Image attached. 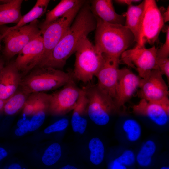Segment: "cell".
I'll return each instance as SVG.
<instances>
[{
  "label": "cell",
  "mask_w": 169,
  "mask_h": 169,
  "mask_svg": "<svg viewBox=\"0 0 169 169\" xmlns=\"http://www.w3.org/2000/svg\"><path fill=\"white\" fill-rule=\"evenodd\" d=\"M96 19L91 11L90 1L81 7L68 31L45 60L38 68L49 67L60 69L67 59L75 52L83 39L95 30Z\"/></svg>",
  "instance_id": "6da1fadb"
},
{
  "label": "cell",
  "mask_w": 169,
  "mask_h": 169,
  "mask_svg": "<svg viewBox=\"0 0 169 169\" xmlns=\"http://www.w3.org/2000/svg\"><path fill=\"white\" fill-rule=\"evenodd\" d=\"M95 18V44L103 54L120 59L134 42L133 34L125 26L108 23Z\"/></svg>",
  "instance_id": "7a4b0ae2"
},
{
  "label": "cell",
  "mask_w": 169,
  "mask_h": 169,
  "mask_svg": "<svg viewBox=\"0 0 169 169\" xmlns=\"http://www.w3.org/2000/svg\"><path fill=\"white\" fill-rule=\"evenodd\" d=\"M75 52L74 69L71 74L72 77L84 83L89 82L103 64V54L87 37L79 42Z\"/></svg>",
  "instance_id": "3957f363"
},
{
  "label": "cell",
  "mask_w": 169,
  "mask_h": 169,
  "mask_svg": "<svg viewBox=\"0 0 169 169\" xmlns=\"http://www.w3.org/2000/svg\"><path fill=\"white\" fill-rule=\"evenodd\" d=\"M73 80L71 74L61 69L36 68L22 79L20 86L31 94L54 90Z\"/></svg>",
  "instance_id": "277c9868"
},
{
  "label": "cell",
  "mask_w": 169,
  "mask_h": 169,
  "mask_svg": "<svg viewBox=\"0 0 169 169\" xmlns=\"http://www.w3.org/2000/svg\"><path fill=\"white\" fill-rule=\"evenodd\" d=\"M86 1L80 4L68 12L64 16L41 30L44 49L40 66L47 59L52 51L66 33L76 15Z\"/></svg>",
  "instance_id": "5b68a950"
},
{
  "label": "cell",
  "mask_w": 169,
  "mask_h": 169,
  "mask_svg": "<svg viewBox=\"0 0 169 169\" xmlns=\"http://www.w3.org/2000/svg\"><path fill=\"white\" fill-rule=\"evenodd\" d=\"M144 10L137 44L141 45H153L158 41L161 31L164 28L161 12L156 2L145 0Z\"/></svg>",
  "instance_id": "8992f818"
},
{
  "label": "cell",
  "mask_w": 169,
  "mask_h": 169,
  "mask_svg": "<svg viewBox=\"0 0 169 169\" xmlns=\"http://www.w3.org/2000/svg\"><path fill=\"white\" fill-rule=\"evenodd\" d=\"M158 48L155 46L146 48L145 45L138 44L133 48L123 52L120 58L121 61L136 69L140 77L144 78L152 70L158 69L157 52Z\"/></svg>",
  "instance_id": "52a82bcc"
},
{
  "label": "cell",
  "mask_w": 169,
  "mask_h": 169,
  "mask_svg": "<svg viewBox=\"0 0 169 169\" xmlns=\"http://www.w3.org/2000/svg\"><path fill=\"white\" fill-rule=\"evenodd\" d=\"M37 19L26 25L10 30L4 31L1 34L4 43L3 54L9 59L18 54L30 41L41 34Z\"/></svg>",
  "instance_id": "ba28073f"
},
{
  "label": "cell",
  "mask_w": 169,
  "mask_h": 169,
  "mask_svg": "<svg viewBox=\"0 0 169 169\" xmlns=\"http://www.w3.org/2000/svg\"><path fill=\"white\" fill-rule=\"evenodd\" d=\"M85 88L88 100L87 115L95 124L106 125L110 121L112 110L115 107L114 101L101 92L96 86Z\"/></svg>",
  "instance_id": "9c48e42d"
},
{
  "label": "cell",
  "mask_w": 169,
  "mask_h": 169,
  "mask_svg": "<svg viewBox=\"0 0 169 169\" xmlns=\"http://www.w3.org/2000/svg\"><path fill=\"white\" fill-rule=\"evenodd\" d=\"M104 61L96 74L98 89L114 101L116 95L120 59L103 54Z\"/></svg>",
  "instance_id": "30bf717a"
},
{
  "label": "cell",
  "mask_w": 169,
  "mask_h": 169,
  "mask_svg": "<svg viewBox=\"0 0 169 169\" xmlns=\"http://www.w3.org/2000/svg\"><path fill=\"white\" fill-rule=\"evenodd\" d=\"M82 89L79 88L74 80L60 90L49 95V109L54 114L62 115L71 110L76 105Z\"/></svg>",
  "instance_id": "8fae6325"
},
{
  "label": "cell",
  "mask_w": 169,
  "mask_h": 169,
  "mask_svg": "<svg viewBox=\"0 0 169 169\" xmlns=\"http://www.w3.org/2000/svg\"><path fill=\"white\" fill-rule=\"evenodd\" d=\"M159 69H155L145 78L141 79L138 97L152 102H158L168 98V87Z\"/></svg>",
  "instance_id": "7c38bea8"
},
{
  "label": "cell",
  "mask_w": 169,
  "mask_h": 169,
  "mask_svg": "<svg viewBox=\"0 0 169 169\" xmlns=\"http://www.w3.org/2000/svg\"><path fill=\"white\" fill-rule=\"evenodd\" d=\"M44 49L41 34L30 41L22 49L14 61L20 73L21 72L22 74L25 75L37 66Z\"/></svg>",
  "instance_id": "4fadbf2b"
},
{
  "label": "cell",
  "mask_w": 169,
  "mask_h": 169,
  "mask_svg": "<svg viewBox=\"0 0 169 169\" xmlns=\"http://www.w3.org/2000/svg\"><path fill=\"white\" fill-rule=\"evenodd\" d=\"M141 78L126 68L119 69L114 100L115 107L123 106L139 88Z\"/></svg>",
  "instance_id": "5bb4252c"
},
{
  "label": "cell",
  "mask_w": 169,
  "mask_h": 169,
  "mask_svg": "<svg viewBox=\"0 0 169 169\" xmlns=\"http://www.w3.org/2000/svg\"><path fill=\"white\" fill-rule=\"evenodd\" d=\"M134 111L148 117L156 125H166L169 120V100L167 98L158 102H152L141 99L133 106Z\"/></svg>",
  "instance_id": "9a60e30c"
},
{
  "label": "cell",
  "mask_w": 169,
  "mask_h": 169,
  "mask_svg": "<svg viewBox=\"0 0 169 169\" xmlns=\"http://www.w3.org/2000/svg\"><path fill=\"white\" fill-rule=\"evenodd\" d=\"M22 75L12 61L4 66L0 74V98L7 100L20 86Z\"/></svg>",
  "instance_id": "2e32d148"
},
{
  "label": "cell",
  "mask_w": 169,
  "mask_h": 169,
  "mask_svg": "<svg viewBox=\"0 0 169 169\" xmlns=\"http://www.w3.org/2000/svg\"><path fill=\"white\" fill-rule=\"evenodd\" d=\"M90 8L94 16L108 23L124 26L125 18L123 14L117 13L111 0L90 1Z\"/></svg>",
  "instance_id": "e0dca14e"
},
{
  "label": "cell",
  "mask_w": 169,
  "mask_h": 169,
  "mask_svg": "<svg viewBox=\"0 0 169 169\" xmlns=\"http://www.w3.org/2000/svg\"><path fill=\"white\" fill-rule=\"evenodd\" d=\"M88 101L84 87L82 89L76 104L72 110L71 124L73 130L75 132L82 134L85 131L87 124L85 115L87 114Z\"/></svg>",
  "instance_id": "ac0fdd59"
},
{
  "label": "cell",
  "mask_w": 169,
  "mask_h": 169,
  "mask_svg": "<svg viewBox=\"0 0 169 169\" xmlns=\"http://www.w3.org/2000/svg\"><path fill=\"white\" fill-rule=\"evenodd\" d=\"M144 8V1L136 5L128 6L127 11L123 13L125 20L124 26L132 33L134 42L138 41L140 26Z\"/></svg>",
  "instance_id": "d6986e66"
},
{
  "label": "cell",
  "mask_w": 169,
  "mask_h": 169,
  "mask_svg": "<svg viewBox=\"0 0 169 169\" xmlns=\"http://www.w3.org/2000/svg\"><path fill=\"white\" fill-rule=\"evenodd\" d=\"M23 0H11L0 4V26L8 24H17L22 15L21 9Z\"/></svg>",
  "instance_id": "ffe728a7"
},
{
  "label": "cell",
  "mask_w": 169,
  "mask_h": 169,
  "mask_svg": "<svg viewBox=\"0 0 169 169\" xmlns=\"http://www.w3.org/2000/svg\"><path fill=\"white\" fill-rule=\"evenodd\" d=\"M83 0H62L52 10L47 12L45 19L38 24L41 30L64 16L69 11L84 2Z\"/></svg>",
  "instance_id": "44dd1931"
},
{
  "label": "cell",
  "mask_w": 169,
  "mask_h": 169,
  "mask_svg": "<svg viewBox=\"0 0 169 169\" xmlns=\"http://www.w3.org/2000/svg\"><path fill=\"white\" fill-rule=\"evenodd\" d=\"M50 1L49 0H37L31 9L24 15L22 16L17 24L8 27L4 31H9L15 29L37 19L45 13Z\"/></svg>",
  "instance_id": "7402d4cb"
},
{
  "label": "cell",
  "mask_w": 169,
  "mask_h": 169,
  "mask_svg": "<svg viewBox=\"0 0 169 169\" xmlns=\"http://www.w3.org/2000/svg\"><path fill=\"white\" fill-rule=\"evenodd\" d=\"M49 95L42 92L39 101L29 122L28 131H34L43 124L45 118V111L49 109Z\"/></svg>",
  "instance_id": "603a6c76"
},
{
  "label": "cell",
  "mask_w": 169,
  "mask_h": 169,
  "mask_svg": "<svg viewBox=\"0 0 169 169\" xmlns=\"http://www.w3.org/2000/svg\"><path fill=\"white\" fill-rule=\"evenodd\" d=\"M30 94L22 89L17 91L7 100L3 110L8 115H12L23 107L26 100Z\"/></svg>",
  "instance_id": "cb8c5ba5"
},
{
  "label": "cell",
  "mask_w": 169,
  "mask_h": 169,
  "mask_svg": "<svg viewBox=\"0 0 169 169\" xmlns=\"http://www.w3.org/2000/svg\"><path fill=\"white\" fill-rule=\"evenodd\" d=\"M156 149V145L153 141H146L136 155V161L138 164L143 167L149 166L151 163L152 157L155 154Z\"/></svg>",
  "instance_id": "d4e9b609"
},
{
  "label": "cell",
  "mask_w": 169,
  "mask_h": 169,
  "mask_svg": "<svg viewBox=\"0 0 169 169\" xmlns=\"http://www.w3.org/2000/svg\"><path fill=\"white\" fill-rule=\"evenodd\" d=\"M88 147L90 152L91 162L95 165L101 163L104 157L105 148L101 140L98 137L92 138L89 142Z\"/></svg>",
  "instance_id": "484cf974"
},
{
  "label": "cell",
  "mask_w": 169,
  "mask_h": 169,
  "mask_svg": "<svg viewBox=\"0 0 169 169\" xmlns=\"http://www.w3.org/2000/svg\"><path fill=\"white\" fill-rule=\"evenodd\" d=\"M122 128L129 141L136 142L140 138L141 128L139 123L136 120L131 119L126 120L123 123Z\"/></svg>",
  "instance_id": "4316f807"
},
{
  "label": "cell",
  "mask_w": 169,
  "mask_h": 169,
  "mask_svg": "<svg viewBox=\"0 0 169 169\" xmlns=\"http://www.w3.org/2000/svg\"><path fill=\"white\" fill-rule=\"evenodd\" d=\"M61 155L62 150L60 145L57 143H54L45 150L42 157V161L46 165H52L59 160Z\"/></svg>",
  "instance_id": "83f0119b"
},
{
  "label": "cell",
  "mask_w": 169,
  "mask_h": 169,
  "mask_svg": "<svg viewBox=\"0 0 169 169\" xmlns=\"http://www.w3.org/2000/svg\"><path fill=\"white\" fill-rule=\"evenodd\" d=\"M42 92L31 94L23 107V114L29 115L33 114L37 106L41 96Z\"/></svg>",
  "instance_id": "f1b7e54d"
},
{
  "label": "cell",
  "mask_w": 169,
  "mask_h": 169,
  "mask_svg": "<svg viewBox=\"0 0 169 169\" xmlns=\"http://www.w3.org/2000/svg\"><path fill=\"white\" fill-rule=\"evenodd\" d=\"M117 160L125 166L132 165L136 161V156L134 152L130 149L124 151L117 158Z\"/></svg>",
  "instance_id": "f546056e"
},
{
  "label": "cell",
  "mask_w": 169,
  "mask_h": 169,
  "mask_svg": "<svg viewBox=\"0 0 169 169\" xmlns=\"http://www.w3.org/2000/svg\"><path fill=\"white\" fill-rule=\"evenodd\" d=\"M69 121L66 118H62L46 128L44 131L45 134H50L63 131L68 126Z\"/></svg>",
  "instance_id": "4dcf8cb0"
},
{
  "label": "cell",
  "mask_w": 169,
  "mask_h": 169,
  "mask_svg": "<svg viewBox=\"0 0 169 169\" xmlns=\"http://www.w3.org/2000/svg\"><path fill=\"white\" fill-rule=\"evenodd\" d=\"M166 32V40L160 49H158L157 57L158 59L169 58V26L164 28Z\"/></svg>",
  "instance_id": "1f68e13d"
},
{
  "label": "cell",
  "mask_w": 169,
  "mask_h": 169,
  "mask_svg": "<svg viewBox=\"0 0 169 169\" xmlns=\"http://www.w3.org/2000/svg\"><path fill=\"white\" fill-rule=\"evenodd\" d=\"M29 122L28 120L24 118L19 120L17 124L18 128L15 130V134L21 136L27 133L28 131Z\"/></svg>",
  "instance_id": "d6a6232c"
},
{
  "label": "cell",
  "mask_w": 169,
  "mask_h": 169,
  "mask_svg": "<svg viewBox=\"0 0 169 169\" xmlns=\"http://www.w3.org/2000/svg\"><path fill=\"white\" fill-rule=\"evenodd\" d=\"M157 65L159 70L162 75L166 76L168 81L169 79V59H158L157 58Z\"/></svg>",
  "instance_id": "836d02e7"
},
{
  "label": "cell",
  "mask_w": 169,
  "mask_h": 169,
  "mask_svg": "<svg viewBox=\"0 0 169 169\" xmlns=\"http://www.w3.org/2000/svg\"><path fill=\"white\" fill-rule=\"evenodd\" d=\"M109 169H127L125 166L121 164L116 158L110 164Z\"/></svg>",
  "instance_id": "e575fe53"
},
{
  "label": "cell",
  "mask_w": 169,
  "mask_h": 169,
  "mask_svg": "<svg viewBox=\"0 0 169 169\" xmlns=\"http://www.w3.org/2000/svg\"><path fill=\"white\" fill-rule=\"evenodd\" d=\"M140 1L138 0H117L115 1L117 3L127 4L128 6L132 4L133 3L138 2Z\"/></svg>",
  "instance_id": "d590c367"
},
{
  "label": "cell",
  "mask_w": 169,
  "mask_h": 169,
  "mask_svg": "<svg viewBox=\"0 0 169 169\" xmlns=\"http://www.w3.org/2000/svg\"><path fill=\"white\" fill-rule=\"evenodd\" d=\"M162 14V13H161ZM162 18L164 22H166L169 20V8L168 6L166 10L164 12L163 14H162Z\"/></svg>",
  "instance_id": "8d00e7d4"
},
{
  "label": "cell",
  "mask_w": 169,
  "mask_h": 169,
  "mask_svg": "<svg viewBox=\"0 0 169 169\" xmlns=\"http://www.w3.org/2000/svg\"><path fill=\"white\" fill-rule=\"evenodd\" d=\"M8 153L6 150L3 147H0V161L5 158Z\"/></svg>",
  "instance_id": "74e56055"
},
{
  "label": "cell",
  "mask_w": 169,
  "mask_h": 169,
  "mask_svg": "<svg viewBox=\"0 0 169 169\" xmlns=\"http://www.w3.org/2000/svg\"><path fill=\"white\" fill-rule=\"evenodd\" d=\"M7 100H3L0 98V112L3 109Z\"/></svg>",
  "instance_id": "f35d334b"
},
{
  "label": "cell",
  "mask_w": 169,
  "mask_h": 169,
  "mask_svg": "<svg viewBox=\"0 0 169 169\" xmlns=\"http://www.w3.org/2000/svg\"><path fill=\"white\" fill-rule=\"evenodd\" d=\"M59 169H78L75 167L70 165H67L64 166Z\"/></svg>",
  "instance_id": "ab89813d"
},
{
  "label": "cell",
  "mask_w": 169,
  "mask_h": 169,
  "mask_svg": "<svg viewBox=\"0 0 169 169\" xmlns=\"http://www.w3.org/2000/svg\"><path fill=\"white\" fill-rule=\"evenodd\" d=\"M4 66V61L0 58V74Z\"/></svg>",
  "instance_id": "60d3db41"
},
{
  "label": "cell",
  "mask_w": 169,
  "mask_h": 169,
  "mask_svg": "<svg viewBox=\"0 0 169 169\" xmlns=\"http://www.w3.org/2000/svg\"><path fill=\"white\" fill-rule=\"evenodd\" d=\"M160 169H169V167L168 166H164L161 167Z\"/></svg>",
  "instance_id": "b9f144b4"
},
{
  "label": "cell",
  "mask_w": 169,
  "mask_h": 169,
  "mask_svg": "<svg viewBox=\"0 0 169 169\" xmlns=\"http://www.w3.org/2000/svg\"><path fill=\"white\" fill-rule=\"evenodd\" d=\"M2 39V35H1V34H0V50L1 49V41Z\"/></svg>",
  "instance_id": "7bdbcfd3"
},
{
  "label": "cell",
  "mask_w": 169,
  "mask_h": 169,
  "mask_svg": "<svg viewBox=\"0 0 169 169\" xmlns=\"http://www.w3.org/2000/svg\"><path fill=\"white\" fill-rule=\"evenodd\" d=\"M22 169V168H20V169ZM23 169H25V168H23Z\"/></svg>",
  "instance_id": "ee69618b"
},
{
  "label": "cell",
  "mask_w": 169,
  "mask_h": 169,
  "mask_svg": "<svg viewBox=\"0 0 169 169\" xmlns=\"http://www.w3.org/2000/svg\"><path fill=\"white\" fill-rule=\"evenodd\" d=\"M1 1H0V2H1Z\"/></svg>",
  "instance_id": "f6af8a7d"
}]
</instances>
